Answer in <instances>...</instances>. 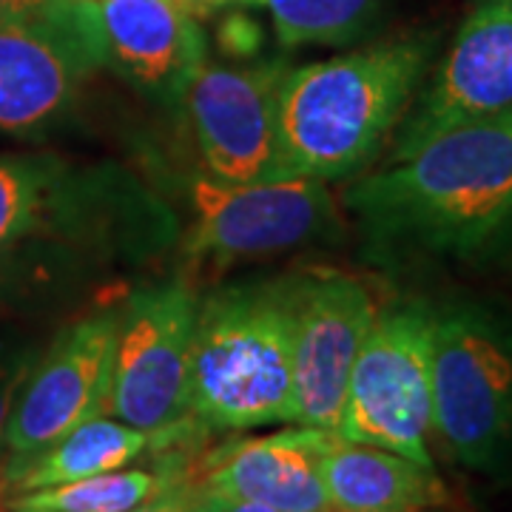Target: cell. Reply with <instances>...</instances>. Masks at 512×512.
<instances>
[{
  "mask_svg": "<svg viewBox=\"0 0 512 512\" xmlns=\"http://www.w3.org/2000/svg\"><path fill=\"white\" fill-rule=\"evenodd\" d=\"M387 248L476 256L512 211V109L430 137L345 194Z\"/></svg>",
  "mask_w": 512,
  "mask_h": 512,
  "instance_id": "6da1fadb",
  "label": "cell"
},
{
  "mask_svg": "<svg viewBox=\"0 0 512 512\" xmlns=\"http://www.w3.org/2000/svg\"><path fill=\"white\" fill-rule=\"evenodd\" d=\"M433 52L436 37L413 35L288 69L279 94L285 177L359 174L413 106Z\"/></svg>",
  "mask_w": 512,
  "mask_h": 512,
  "instance_id": "7a4b0ae2",
  "label": "cell"
},
{
  "mask_svg": "<svg viewBox=\"0 0 512 512\" xmlns=\"http://www.w3.org/2000/svg\"><path fill=\"white\" fill-rule=\"evenodd\" d=\"M188 402L202 430L293 424V279L225 288L200 302Z\"/></svg>",
  "mask_w": 512,
  "mask_h": 512,
  "instance_id": "3957f363",
  "label": "cell"
},
{
  "mask_svg": "<svg viewBox=\"0 0 512 512\" xmlns=\"http://www.w3.org/2000/svg\"><path fill=\"white\" fill-rule=\"evenodd\" d=\"M433 436L473 473L512 467V322L487 305L433 311Z\"/></svg>",
  "mask_w": 512,
  "mask_h": 512,
  "instance_id": "277c9868",
  "label": "cell"
},
{
  "mask_svg": "<svg viewBox=\"0 0 512 512\" xmlns=\"http://www.w3.org/2000/svg\"><path fill=\"white\" fill-rule=\"evenodd\" d=\"M336 436L436 467L433 308L404 302L376 313L350 370Z\"/></svg>",
  "mask_w": 512,
  "mask_h": 512,
  "instance_id": "5b68a950",
  "label": "cell"
},
{
  "mask_svg": "<svg viewBox=\"0 0 512 512\" xmlns=\"http://www.w3.org/2000/svg\"><path fill=\"white\" fill-rule=\"evenodd\" d=\"M197 308V293L185 285L137 291L117 308L109 416L160 444L183 439L194 424L188 370Z\"/></svg>",
  "mask_w": 512,
  "mask_h": 512,
  "instance_id": "8992f818",
  "label": "cell"
},
{
  "mask_svg": "<svg viewBox=\"0 0 512 512\" xmlns=\"http://www.w3.org/2000/svg\"><path fill=\"white\" fill-rule=\"evenodd\" d=\"M194 222L185 254L191 259H245L291 251L328 237L336 208L322 180L285 177L271 183H222L211 174L191 177Z\"/></svg>",
  "mask_w": 512,
  "mask_h": 512,
  "instance_id": "52a82bcc",
  "label": "cell"
},
{
  "mask_svg": "<svg viewBox=\"0 0 512 512\" xmlns=\"http://www.w3.org/2000/svg\"><path fill=\"white\" fill-rule=\"evenodd\" d=\"M285 60L251 66L202 63L183 94L202 165L222 183L285 180L279 143V94Z\"/></svg>",
  "mask_w": 512,
  "mask_h": 512,
  "instance_id": "ba28073f",
  "label": "cell"
},
{
  "mask_svg": "<svg viewBox=\"0 0 512 512\" xmlns=\"http://www.w3.org/2000/svg\"><path fill=\"white\" fill-rule=\"evenodd\" d=\"M103 66L80 0H55L0 23V131H35Z\"/></svg>",
  "mask_w": 512,
  "mask_h": 512,
  "instance_id": "9c48e42d",
  "label": "cell"
},
{
  "mask_svg": "<svg viewBox=\"0 0 512 512\" xmlns=\"http://www.w3.org/2000/svg\"><path fill=\"white\" fill-rule=\"evenodd\" d=\"M376 302L339 271L293 279V424L336 433L348 379Z\"/></svg>",
  "mask_w": 512,
  "mask_h": 512,
  "instance_id": "30bf717a",
  "label": "cell"
},
{
  "mask_svg": "<svg viewBox=\"0 0 512 512\" xmlns=\"http://www.w3.org/2000/svg\"><path fill=\"white\" fill-rule=\"evenodd\" d=\"M512 109V0H478L436 74L407 109L390 160L441 131Z\"/></svg>",
  "mask_w": 512,
  "mask_h": 512,
  "instance_id": "8fae6325",
  "label": "cell"
},
{
  "mask_svg": "<svg viewBox=\"0 0 512 512\" xmlns=\"http://www.w3.org/2000/svg\"><path fill=\"white\" fill-rule=\"evenodd\" d=\"M117 308L89 313L63 330L20 390L6 424V456H29L83 421L109 416Z\"/></svg>",
  "mask_w": 512,
  "mask_h": 512,
  "instance_id": "7c38bea8",
  "label": "cell"
},
{
  "mask_svg": "<svg viewBox=\"0 0 512 512\" xmlns=\"http://www.w3.org/2000/svg\"><path fill=\"white\" fill-rule=\"evenodd\" d=\"M103 66L151 97L183 100L205 63V35L177 0H80Z\"/></svg>",
  "mask_w": 512,
  "mask_h": 512,
  "instance_id": "4fadbf2b",
  "label": "cell"
},
{
  "mask_svg": "<svg viewBox=\"0 0 512 512\" xmlns=\"http://www.w3.org/2000/svg\"><path fill=\"white\" fill-rule=\"evenodd\" d=\"M336 433L293 424L271 436L242 439L208 456L202 481L208 493L265 504L276 512H319L330 507L322 456Z\"/></svg>",
  "mask_w": 512,
  "mask_h": 512,
  "instance_id": "5bb4252c",
  "label": "cell"
},
{
  "mask_svg": "<svg viewBox=\"0 0 512 512\" xmlns=\"http://www.w3.org/2000/svg\"><path fill=\"white\" fill-rule=\"evenodd\" d=\"M322 481L328 504L342 512H427L450 501L436 467L339 436L322 456Z\"/></svg>",
  "mask_w": 512,
  "mask_h": 512,
  "instance_id": "9a60e30c",
  "label": "cell"
},
{
  "mask_svg": "<svg viewBox=\"0 0 512 512\" xmlns=\"http://www.w3.org/2000/svg\"><path fill=\"white\" fill-rule=\"evenodd\" d=\"M154 444L160 441L140 427H131L114 416H97L77 424L66 436H60L37 453L6 456L3 487L6 493L18 495L123 470L148 453Z\"/></svg>",
  "mask_w": 512,
  "mask_h": 512,
  "instance_id": "2e32d148",
  "label": "cell"
},
{
  "mask_svg": "<svg viewBox=\"0 0 512 512\" xmlns=\"http://www.w3.org/2000/svg\"><path fill=\"white\" fill-rule=\"evenodd\" d=\"M66 163L46 154H0V251L23 245L72 214Z\"/></svg>",
  "mask_w": 512,
  "mask_h": 512,
  "instance_id": "e0dca14e",
  "label": "cell"
},
{
  "mask_svg": "<svg viewBox=\"0 0 512 512\" xmlns=\"http://www.w3.org/2000/svg\"><path fill=\"white\" fill-rule=\"evenodd\" d=\"M174 484L165 470L123 467L57 487L18 493L6 501L12 512H131Z\"/></svg>",
  "mask_w": 512,
  "mask_h": 512,
  "instance_id": "ac0fdd59",
  "label": "cell"
},
{
  "mask_svg": "<svg viewBox=\"0 0 512 512\" xmlns=\"http://www.w3.org/2000/svg\"><path fill=\"white\" fill-rule=\"evenodd\" d=\"M387 0H265L282 46H345L367 35Z\"/></svg>",
  "mask_w": 512,
  "mask_h": 512,
  "instance_id": "d6986e66",
  "label": "cell"
},
{
  "mask_svg": "<svg viewBox=\"0 0 512 512\" xmlns=\"http://www.w3.org/2000/svg\"><path fill=\"white\" fill-rule=\"evenodd\" d=\"M40 356H43V348L32 336H23L20 330L0 328V450H3V436H6L12 407L18 402L20 390L32 376Z\"/></svg>",
  "mask_w": 512,
  "mask_h": 512,
  "instance_id": "ffe728a7",
  "label": "cell"
},
{
  "mask_svg": "<svg viewBox=\"0 0 512 512\" xmlns=\"http://www.w3.org/2000/svg\"><path fill=\"white\" fill-rule=\"evenodd\" d=\"M18 248L20 245L0 251V311L12 305L15 299L32 293L37 282L46 279V274L35 265V259H29V254H23Z\"/></svg>",
  "mask_w": 512,
  "mask_h": 512,
  "instance_id": "44dd1931",
  "label": "cell"
},
{
  "mask_svg": "<svg viewBox=\"0 0 512 512\" xmlns=\"http://www.w3.org/2000/svg\"><path fill=\"white\" fill-rule=\"evenodd\" d=\"M191 512H276L265 504L242 501V498H228V495L208 493L200 487H191Z\"/></svg>",
  "mask_w": 512,
  "mask_h": 512,
  "instance_id": "7402d4cb",
  "label": "cell"
},
{
  "mask_svg": "<svg viewBox=\"0 0 512 512\" xmlns=\"http://www.w3.org/2000/svg\"><path fill=\"white\" fill-rule=\"evenodd\" d=\"M191 510V484H168L163 493H157L151 501L140 504L131 512H188Z\"/></svg>",
  "mask_w": 512,
  "mask_h": 512,
  "instance_id": "603a6c76",
  "label": "cell"
},
{
  "mask_svg": "<svg viewBox=\"0 0 512 512\" xmlns=\"http://www.w3.org/2000/svg\"><path fill=\"white\" fill-rule=\"evenodd\" d=\"M476 256H487L490 262L512 265V211L504 217V222L495 228V234L487 239V245Z\"/></svg>",
  "mask_w": 512,
  "mask_h": 512,
  "instance_id": "cb8c5ba5",
  "label": "cell"
},
{
  "mask_svg": "<svg viewBox=\"0 0 512 512\" xmlns=\"http://www.w3.org/2000/svg\"><path fill=\"white\" fill-rule=\"evenodd\" d=\"M180 6H185L194 18H200V15H211V12H217V9H225V6H231V3H239V0H177Z\"/></svg>",
  "mask_w": 512,
  "mask_h": 512,
  "instance_id": "d4e9b609",
  "label": "cell"
},
{
  "mask_svg": "<svg viewBox=\"0 0 512 512\" xmlns=\"http://www.w3.org/2000/svg\"><path fill=\"white\" fill-rule=\"evenodd\" d=\"M46 3H55V0H0V23L6 18H12V15H20V12L46 6Z\"/></svg>",
  "mask_w": 512,
  "mask_h": 512,
  "instance_id": "484cf974",
  "label": "cell"
},
{
  "mask_svg": "<svg viewBox=\"0 0 512 512\" xmlns=\"http://www.w3.org/2000/svg\"><path fill=\"white\" fill-rule=\"evenodd\" d=\"M3 464H6V453L0 450V495L6 493V487H3Z\"/></svg>",
  "mask_w": 512,
  "mask_h": 512,
  "instance_id": "4316f807",
  "label": "cell"
},
{
  "mask_svg": "<svg viewBox=\"0 0 512 512\" xmlns=\"http://www.w3.org/2000/svg\"><path fill=\"white\" fill-rule=\"evenodd\" d=\"M242 6H265V0H239Z\"/></svg>",
  "mask_w": 512,
  "mask_h": 512,
  "instance_id": "83f0119b",
  "label": "cell"
},
{
  "mask_svg": "<svg viewBox=\"0 0 512 512\" xmlns=\"http://www.w3.org/2000/svg\"><path fill=\"white\" fill-rule=\"evenodd\" d=\"M319 512H342V510H336V507H325V510H319Z\"/></svg>",
  "mask_w": 512,
  "mask_h": 512,
  "instance_id": "f1b7e54d",
  "label": "cell"
},
{
  "mask_svg": "<svg viewBox=\"0 0 512 512\" xmlns=\"http://www.w3.org/2000/svg\"><path fill=\"white\" fill-rule=\"evenodd\" d=\"M0 512H12V510H9V507H3V504H0Z\"/></svg>",
  "mask_w": 512,
  "mask_h": 512,
  "instance_id": "f546056e",
  "label": "cell"
},
{
  "mask_svg": "<svg viewBox=\"0 0 512 512\" xmlns=\"http://www.w3.org/2000/svg\"><path fill=\"white\" fill-rule=\"evenodd\" d=\"M427 512H444V510H427Z\"/></svg>",
  "mask_w": 512,
  "mask_h": 512,
  "instance_id": "4dcf8cb0",
  "label": "cell"
},
{
  "mask_svg": "<svg viewBox=\"0 0 512 512\" xmlns=\"http://www.w3.org/2000/svg\"><path fill=\"white\" fill-rule=\"evenodd\" d=\"M86 3H92V0H86Z\"/></svg>",
  "mask_w": 512,
  "mask_h": 512,
  "instance_id": "1f68e13d",
  "label": "cell"
},
{
  "mask_svg": "<svg viewBox=\"0 0 512 512\" xmlns=\"http://www.w3.org/2000/svg\"><path fill=\"white\" fill-rule=\"evenodd\" d=\"M188 512H191V510H188Z\"/></svg>",
  "mask_w": 512,
  "mask_h": 512,
  "instance_id": "d6a6232c",
  "label": "cell"
}]
</instances>
